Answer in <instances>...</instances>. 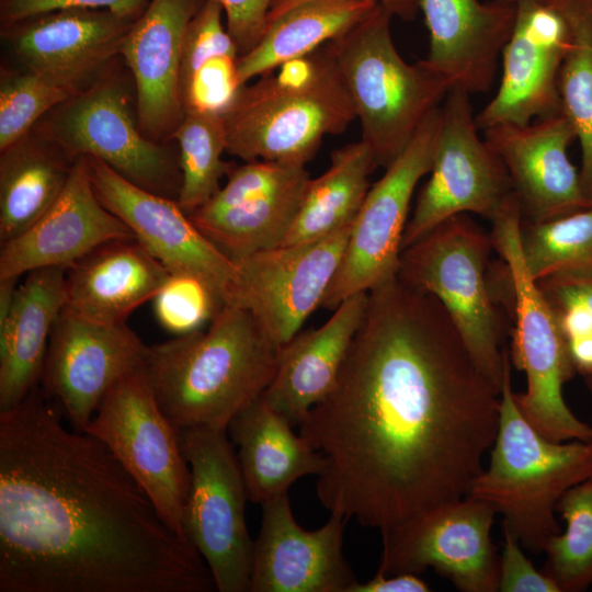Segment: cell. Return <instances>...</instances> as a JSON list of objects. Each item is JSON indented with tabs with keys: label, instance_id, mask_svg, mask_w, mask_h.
<instances>
[{
	"label": "cell",
	"instance_id": "40",
	"mask_svg": "<svg viewBox=\"0 0 592 592\" xmlns=\"http://www.w3.org/2000/svg\"><path fill=\"white\" fill-rule=\"evenodd\" d=\"M223 13L217 0H206L187 25L180 66L181 100L196 71L208 59L240 56L238 45L223 23Z\"/></svg>",
	"mask_w": 592,
	"mask_h": 592
},
{
	"label": "cell",
	"instance_id": "2",
	"mask_svg": "<svg viewBox=\"0 0 592 592\" xmlns=\"http://www.w3.org/2000/svg\"><path fill=\"white\" fill-rule=\"evenodd\" d=\"M198 551L41 386L0 411V592H209Z\"/></svg>",
	"mask_w": 592,
	"mask_h": 592
},
{
	"label": "cell",
	"instance_id": "38",
	"mask_svg": "<svg viewBox=\"0 0 592 592\" xmlns=\"http://www.w3.org/2000/svg\"><path fill=\"white\" fill-rule=\"evenodd\" d=\"M159 325L177 335L204 329L225 305L220 292L192 273H169L151 299Z\"/></svg>",
	"mask_w": 592,
	"mask_h": 592
},
{
	"label": "cell",
	"instance_id": "17",
	"mask_svg": "<svg viewBox=\"0 0 592 592\" xmlns=\"http://www.w3.org/2000/svg\"><path fill=\"white\" fill-rule=\"evenodd\" d=\"M149 345L126 325H101L65 309L49 338L41 388L68 425L84 432L107 390L141 368Z\"/></svg>",
	"mask_w": 592,
	"mask_h": 592
},
{
	"label": "cell",
	"instance_id": "14",
	"mask_svg": "<svg viewBox=\"0 0 592 592\" xmlns=\"http://www.w3.org/2000/svg\"><path fill=\"white\" fill-rule=\"evenodd\" d=\"M496 514L489 503L466 496L384 530L377 572L419 574L432 568L462 592L499 591Z\"/></svg>",
	"mask_w": 592,
	"mask_h": 592
},
{
	"label": "cell",
	"instance_id": "6",
	"mask_svg": "<svg viewBox=\"0 0 592 592\" xmlns=\"http://www.w3.org/2000/svg\"><path fill=\"white\" fill-rule=\"evenodd\" d=\"M391 19L378 4L329 42L361 123V139L384 169L453 88L425 59L409 64L400 56L391 36Z\"/></svg>",
	"mask_w": 592,
	"mask_h": 592
},
{
	"label": "cell",
	"instance_id": "33",
	"mask_svg": "<svg viewBox=\"0 0 592 592\" xmlns=\"http://www.w3.org/2000/svg\"><path fill=\"white\" fill-rule=\"evenodd\" d=\"M571 25V44L558 78L561 112L581 146L580 178L592 204V0H557Z\"/></svg>",
	"mask_w": 592,
	"mask_h": 592
},
{
	"label": "cell",
	"instance_id": "25",
	"mask_svg": "<svg viewBox=\"0 0 592 592\" xmlns=\"http://www.w3.org/2000/svg\"><path fill=\"white\" fill-rule=\"evenodd\" d=\"M429 31L425 60L453 88L487 92L515 22L514 0H420Z\"/></svg>",
	"mask_w": 592,
	"mask_h": 592
},
{
	"label": "cell",
	"instance_id": "23",
	"mask_svg": "<svg viewBox=\"0 0 592 592\" xmlns=\"http://www.w3.org/2000/svg\"><path fill=\"white\" fill-rule=\"evenodd\" d=\"M135 239L128 226L98 198L87 156L75 159L68 182L52 207L26 231L1 244L0 277L36 269H68L99 246Z\"/></svg>",
	"mask_w": 592,
	"mask_h": 592
},
{
	"label": "cell",
	"instance_id": "47",
	"mask_svg": "<svg viewBox=\"0 0 592 592\" xmlns=\"http://www.w3.org/2000/svg\"><path fill=\"white\" fill-rule=\"evenodd\" d=\"M584 382H585L587 387L589 388L590 392L592 394V377L584 378Z\"/></svg>",
	"mask_w": 592,
	"mask_h": 592
},
{
	"label": "cell",
	"instance_id": "37",
	"mask_svg": "<svg viewBox=\"0 0 592 592\" xmlns=\"http://www.w3.org/2000/svg\"><path fill=\"white\" fill-rule=\"evenodd\" d=\"M84 88L45 73L2 68L0 150L24 137L49 111Z\"/></svg>",
	"mask_w": 592,
	"mask_h": 592
},
{
	"label": "cell",
	"instance_id": "29",
	"mask_svg": "<svg viewBox=\"0 0 592 592\" xmlns=\"http://www.w3.org/2000/svg\"><path fill=\"white\" fill-rule=\"evenodd\" d=\"M65 269L27 273L0 322V411L18 406L39 385L49 338L64 308Z\"/></svg>",
	"mask_w": 592,
	"mask_h": 592
},
{
	"label": "cell",
	"instance_id": "36",
	"mask_svg": "<svg viewBox=\"0 0 592 592\" xmlns=\"http://www.w3.org/2000/svg\"><path fill=\"white\" fill-rule=\"evenodd\" d=\"M566 528L544 547L543 571L560 592H580L592 585V477L571 487L556 505Z\"/></svg>",
	"mask_w": 592,
	"mask_h": 592
},
{
	"label": "cell",
	"instance_id": "12",
	"mask_svg": "<svg viewBox=\"0 0 592 592\" xmlns=\"http://www.w3.org/2000/svg\"><path fill=\"white\" fill-rule=\"evenodd\" d=\"M441 122L439 106L369 187L321 307L334 310L348 297L368 292L397 273L411 198L431 170Z\"/></svg>",
	"mask_w": 592,
	"mask_h": 592
},
{
	"label": "cell",
	"instance_id": "19",
	"mask_svg": "<svg viewBox=\"0 0 592 592\" xmlns=\"http://www.w3.org/2000/svg\"><path fill=\"white\" fill-rule=\"evenodd\" d=\"M87 158L98 198L128 226L137 242L169 273L207 280L226 304L236 263L198 230L178 202L133 184L98 158Z\"/></svg>",
	"mask_w": 592,
	"mask_h": 592
},
{
	"label": "cell",
	"instance_id": "8",
	"mask_svg": "<svg viewBox=\"0 0 592 592\" xmlns=\"http://www.w3.org/2000/svg\"><path fill=\"white\" fill-rule=\"evenodd\" d=\"M490 232L469 214L452 216L402 249L397 274L434 296L478 366L501 391L510 360L497 287L490 281Z\"/></svg>",
	"mask_w": 592,
	"mask_h": 592
},
{
	"label": "cell",
	"instance_id": "41",
	"mask_svg": "<svg viewBox=\"0 0 592 592\" xmlns=\"http://www.w3.org/2000/svg\"><path fill=\"white\" fill-rule=\"evenodd\" d=\"M237 60L229 56L208 59L183 93L184 112L194 110L223 114L241 88L237 78Z\"/></svg>",
	"mask_w": 592,
	"mask_h": 592
},
{
	"label": "cell",
	"instance_id": "27",
	"mask_svg": "<svg viewBox=\"0 0 592 592\" xmlns=\"http://www.w3.org/2000/svg\"><path fill=\"white\" fill-rule=\"evenodd\" d=\"M168 274L136 239L112 240L65 270L62 309L101 325L125 323Z\"/></svg>",
	"mask_w": 592,
	"mask_h": 592
},
{
	"label": "cell",
	"instance_id": "39",
	"mask_svg": "<svg viewBox=\"0 0 592 592\" xmlns=\"http://www.w3.org/2000/svg\"><path fill=\"white\" fill-rule=\"evenodd\" d=\"M547 299L583 379L592 377V278L536 281Z\"/></svg>",
	"mask_w": 592,
	"mask_h": 592
},
{
	"label": "cell",
	"instance_id": "4",
	"mask_svg": "<svg viewBox=\"0 0 592 592\" xmlns=\"http://www.w3.org/2000/svg\"><path fill=\"white\" fill-rule=\"evenodd\" d=\"M221 116L227 153L293 166H306L325 136L356 118L329 43L241 87Z\"/></svg>",
	"mask_w": 592,
	"mask_h": 592
},
{
	"label": "cell",
	"instance_id": "44",
	"mask_svg": "<svg viewBox=\"0 0 592 592\" xmlns=\"http://www.w3.org/2000/svg\"><path fill=\"white\" fill-rule=\"evenodd\" d=\"M226 15V27L240 55L252 49L262 37L275 0H217Z\"/></svg>",
	"mask_w": 592,
	"mask_h": 592
},
{
	"label": "cell",
	"instance_id": "24",
	"mask_svg": "<svg viewBox=\"0 0 592 592\" xmlns=\"http://www.w3.org/2000/svg\"><path fill=\"white\" fill-rule=\"evenodd\" d=\"M205 1L148 0L123 41L119 56L134 79L138 126L157 143L171 136L184 115L180 94L183 42Z\"/></svg>",
	"mask_w": 592,
	"mask_h": 592
},
{
	"label": "cell",
	"instance_id": "26",
	"mask_svg": "<svg viewBox=\"0 0 592 592\" xmlns=\"http://www.w3.org/2000/svg\"><path fill=\"white\" fill-rule=\"evenodd\" d=\"M367 298V292L348 297L322 326L300 330L281 348L275 376L261 398L292 425H299L334 387Z\"/></svg>",
	"mask_w": 592,
	"mask_h": 592
},
{
	"label": "cell",
	"instance_id": "32",
	"mask_svg": "<svg viewBox=\"0 0 592 592\" xmlns=\"http://www.w3.org/2000/svg\"><path fill=\"white\" fill-rule=\"evenodd\" d=\"M378 168L361 139L332 151L329 168L310 179L295 221L281 246L322 239L352 224Z\"/></svg>",
	"mask_w": 592,
	"mask_h": 592
},
{
	"label": "cell",
	"instance_id": "9",
	"mask_svg": "<svg viewBox=\"0 0 592 592\" xmlns=\"http://www.w3.org/2000/svg\"><path fill=\"white\" fill-rule=\"evenodd\" d=\"M191 471L183 533L198 551L219 592H249L253 539L244 506L249 501L237 453L226 430H179Z\"/></svg>",
	"mask_w": 592,
	"mask_h": 592
},
{
	"label": "cell",
	"instance_id": "15",
	"mask_svg": "<svg viewBox=\"0 0 592 592\" xmlns=\"http://www.w3.org/2000/svg\"><path fill=\"white\" fill-rule=\"evenodd\" d=\"M352 225L316 241L278 246L234 261L236 276L226 304L249 310L283 346L321 306L342 261Z\"/></svg>",
	"mask_w": 592,
	"mask_h": 592
},
{
	"label": "cell",
	"instance_id": "3",
	"mask_svg": "<svg viewBox=\"0 0 592 592\" xmlns=\"http://www.w3.org/2000/svg\"><path fill=\"white\" fill-rule=\"evenodd\" d=\"M281 348L249 310L225 304L205 330L150 345L143 368L177 429L227 431L271 384Z\"/></svg>",
	"mask_w": 592,
	"mask_h": 592
},
{
	"label": "cell",
	"instance_id": "18",
	"mask_svg": "<svg viewBox=\"0 0 592 592\" xmlns=\"http://www.w3.org/2000/svg\"><path fill=\"white\" fill-rule=\"evenodd\" d=\"M515 22L502 49V78L476 116L478 129L525 125L561 112L558 78L570 47V21L557 0H514Z\"/></svg>",
	"mask_w": 592,
	"mask_h": 592
},
{
	"label": "cell",
	"instance_id": "28",
	"mask_svg": "<svg viewBox=\"0 0 592 592\" xmlns=\"http://www.w3.org/2000/svg\"><path fill=\"white\" fill-rule=\"evenodd\" d=\"M293 426L261 396L229 422L227 433L237 447L249 501L263 504L287 494L299 478L322 473L325 457Z\"/></svg>",
	"mask_w": 592,
	"mask_h": 592
},
{
	"label": "cell",
	"instance_id": "34",
	"mask_svg": "<svg viewBox=\"0 0 592 592\" xmlns=\"http://www.w3.org/2000/svg\"><path fill=\"white\" fill-rule=\"evenodd\" d=\"M520 244L535 281L592 278V206L543 223L521 221Z\"/></svg>",
	"mask_w": 592,
	"mask_h": 592
},
{
	"label": "cell",
	"instance_id": "42",
	"mask_svg": "<svg viewBox=\"0 0 592 592\" xmlns=\"http://www.w3.org/2000/svg\"><path fill=\"white\" fill-rule=\"evenodd\" d=\"M148 0H0L1 27L62 9H101L136 19Z\"/></svg>",
	"mask_w": 592,
	"mask_h": 592
},
{
	"label": "cell",
	"instance_id": "46",
	"mask_svg": "<svg viewBox=\"0 0 592 592\" xmlns=\"http://www.w3.org/2000/svg\"><path fill=\"white\" fill-rule=\"evenodd\" d=\"M310 0H275L269 12L267 22L273 21L278 15L289 9ZM378 4L389 11L392 16L405 21L413 20L420 11V0H375ZM269 24V23H267Z\"/></svg>",
	"mask_w": 592,
	"mask_h": 592
},
{
	"label": "cell",
	"instance_id": "13",
	"mask_svg": "<svg viewBox=\"0 0 592 592\" xmlns=\"http://www.w3.org/2000/svg\"><path fill=\"white\" fill-rule=\"evenodd\" d=\"M441 109L430 178L407 223L402 249L455 215L476 214L491 221L512 192L503 162L478 136L469 93L452 88Z\"/></svg>",
	"mask_w": 592,
	"mask_h": 592
},
{
	"label": "cell",
	"instance_id": "16",
	"mask_svg": "<svg viewBox=\"0 0 592 592\" xmlns=\"http://www.w3.org/2000/svg\"><path fill=\"white\" fill-rule=\"evenodd\" d=\"M310 181L305 166L251 161L230 167L226 184L189 214L232 261L283 243Z\"/></svg>",
	"mask_w": 592,
	"mask_h": 592
},
{
	"label": "cell",
	"instance_id": "43",
	"mask_svg": "<svg viewBox=\"0 0 592 592\" xmlns=\"http://www.w3.org/2000/svg\"><path fill=\"white\" fill-rule=\"evenodd\" d=\"M503 528L504 544L500 555V592H560L556 582L543 570H537L522 551V544L508 528Z\"/></svg>",
	"mask_w": 592,
	"mask_h": 592
},
{
	"label": "cell",
	"instance_id": "31",
	"mask_svg": "<svg viewBox=\"0 0 592 592\" xmlns=\"http://www.w3.org/2000/svg\"><path fill=\"white\" fill-rule=\"evenodd\" d=\"M378 5L375 0H310L269 22L262 37L237 60L240 87L341 36Z\"/></svg>",
	"mask_w": 592,
	"mask_h": 592
},
{
	"label": "cell",
	"instance_id": "20",
	"mask_svg": "<svg viewBox=\"0 0 592 592\" xmlns=\"http://www.w3.org/2000/svg\"><path fill=\"white\" fill-rule=\"evenodd\" d=\"M261 506L249 592H349L357 580L342 549L348 517L331 512L326 524L307 531L287 494Z\"/></svg>",
	"mask_w": 592,
	"mask_h": 592
},
{
	"label": "cell",
	"instance_id": "45",
	"mask_svg": "<svg viewBox=\"0 0 592 592\" xmlns=\"http://www.w3.org/2000/svg\"><path fill=\"white\" fill-rule=\"evenodd\" d=\"M430 587L415 573L385 576L379 572L366 582L356 581L349 592H428Z\"/></svg>",
	"mask_w": 592,
	"mask_h": 592
},
{
	"label": "cell",
	"instance_id": "10",
	"mask_svg": "<svg viewBox=\"0 0 592 592\" xmlns=\"http://www.w3.org/2000/svg\"><path fill=\"white\" fill-rule=\"evenodd\" d=\"M130 101L123 80L106 70L37 126L69 157L98 158L133 184L177 201L182 182L179 156L144 135Z\"/></svg>",
	"mask_w": 592,
	"mask_h": 592
},
{
	"label": "cell",
	"instance_id": "30",
	"mask_svg": "<svg viewBox=\"0 0 592 592\" xmlns=\"http://www.w3.org/2000/svg\"><path fill=\"white\" fill-rule=\"evenodd\" d=\"M0 242L33 226L56 202L75 159L37 125L0 150Z\"/></svg>",
	"mask_w": 592,
	"mask_h": 592
},
{
	"label": "cell",
	"instance_id": "7",
	"mask_svg": "<svg viewBox=\"0 0 592 592\" xmlns=\"http://www.w3.org/2000/svg\"><path fill=\"white\" fill-rule=\"evenodd\" d=\"M520 230L521 209L512 191L491 220L490 237L512 305V362L526 376V389L514 392V400L545 437L557 442L592 441V426L578 419L563 398V385L577 372L556 317L526 269Z\"/></svg>",
	"mask_w": 592,
	"mask_h": 592
},
{
	"label": "cell",
	"instance_id": "22",
	"mask_svg": "<svg viewBox=\"0 0 592 592\" xmlns=\"http://www.w3.org/2000/svg\"><path fill=\"white\" fill-rule=\"evenodd\" d=\"M136 19L101 9H62L3 26L1 36L22 70L87 87L121 55Z\"/></svg>",
	"mask_w": 592,
	"mask_h": 592
},
{
	"label": "cell",
	"instance_id": "1",
	"mask_svg": "<svg viewBox=\"0 0 592 592\" xmlns=\"http://www.w3.org/2000/svg\"><path fill=\"white\" fill-rule=\"evenodd\" d=\"M367 293L334 387L298 426L326 460L321 504L382 532L467 496L501 391L434 296L397 273Z\"/></svg>",
	"mask_w": 592,
	"mask_h": 592
},
{
	"label": "cell",
	"instance_id": "11",
	"mask_svg": "<svg viewBox=\"0 0 592 592\" xmlns=\"http://www.w3.org/2000/svg\"><path fill=\"white\" fill-rule=\"evenodd\" d=\"M86 433L102 442L146 491L182 538L191 483L179 429L157 403L144 368L117 380L100 401Z\"/></svg>",
	"mask_w": 592,
	"mask_h": 592
},
{
	"label": "cell",
	"instance_id": "21",
	"mask_svg": "<svg viewBox=\"0 0 592 592\" xmlns=\"http://www.w3.org/2000/svg\"><path fill=\"white\" fill-rule=\"evenodd\" d=\"M483 134L509 173L521 221L543 223L592 206L580 172L568 158V147L577 136L563 114L525 125L500 123Z\"/></svg>",
	"mask_w": 592,
	"mask_h": 592
},
{
	"label": "cell",
	"instance_id": "35",
	"mask_svg": "<svg viewBox=\"0 0 592 592\" xmlns=\"http://www.w3.org/2000/svg\"><path fill=\"white\" fill-rule=\"evenodd\" d=\"M179 147L182 175L177 202L187 214L210 200L220 189L231 163L226 152V130L221 114L187 110L171 136Z\"/></svg>",
	"mask_w": 592,
	"mask_h": 592
},
{
	"label": "cell",
	"instance_id": "5",
	"mask_svg": "<svg viewBox=\"0 0 592 592\" xmlns=\"http://www.w3.org/2000/svg\"><path fill=\"white\" fill-rule=\"evenodd\" d=\"M592 477V441H551L521 413L510 360L500 392V417L487 467L467 496L489 503L522 546L539 553L560 533L556 505L571 487Z\"/></svg>",
	"mask_w": 592,
	"mask_h": 592
}]
</instances>
